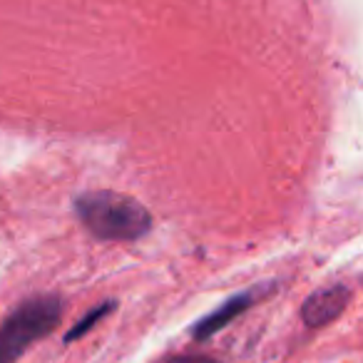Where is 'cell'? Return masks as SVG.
Here are the masks:
<instances>
[{
	"mask_svg": "<svg viewBox=\"0 0 363 363\" xmlns=\"http://www.w3.org/2000/svg\"><path fill=\"white\" fill-rule=\"evenodd\" d=\"M82 227L105 242H135L152 227V217L137 199L117 192H85L75 199Z\"/></svg>",
	"mask_w": 363,
	"mask_h": 363,
	"instance_id": "6da1fadb",
	"label": "cell"
},
{
	"mask_svg": "<svg viewBox=\"0 0 363 363\" xmlns=\"http://www.w3.org/2000/svg\"><path fill=\"white\" fill-rule=\"evenodd\" d=\"M348 298H351V289L346 284H331L326 289H318L311 296L303 301L301 306V318L306 326L318 328L323 323H331L343 308L348 306Z\"/></svg>",
	"mask_w": 363,
	"mask_h": 363,
	"instance_id": "3957f363",
	"label": "cell"
},
{
	"mask_svg": "<svg viewBox=\"0 0 363 363\" xmlns=\"http://www.w3.org/2000/svg\"><path fill=\"white\" fill-rule=\"evenodd\" d=\"M110 311H115V301H107V303H100V306H95L90 313H87V316H82L80 321H77L75 326L70 328V333L65 336V341L70 343V341H75V338H80L82 333L92 331V328H95V323L100 321V318H105Z\"/></svg>",
	"mask_w": 363,
	"mask_h": 363,
	"instance_id": "5b68a950",
	"label": "cell"
},
{
	"mask_svg": "<svg viewBox=\"0 0 363 363\" xmlns=\"http://www.w3.org/2000/svg\"><path fill=\"white\" fill-rule=\"evenodd\" d=\"M62 318V298L57 294L30 296L0 323V363H18V358L38 341L55 331Z\"/></svg>",
	"mask_w": 363,
	"mask_h": 363,
	"instance_id": "7a4b0ae2",
	"label": "cell"
},
{
	"mask_svg": "<svg viewBox=\"0 0 363 363\" xmlns=\"http://www.w3.org/2000/svg\"><path fill=\"white\" fill-rule=\"evenodd\" d=\"M262 291H264V286L249 289V291H242V294H237V296L229 298V301H224L222 306L217 308V311H212L209 316H204L202 321H199L197 326L192 328L194 338H197V341H204V338H209L212 333H217L219 328L229 326V323H232L234 318L239 316V313L247 311V308L252 306L254 301H257Z\"/></svg>",
	"mask_w": 363,
	"mask_h": 363,
	"instance_id": "277c9868",
	"label": "cell"
},
{
	"mask_svg": "<svg viewBox=\"0 0 363 363\" xmlns=\"http://www.w3.org/2000/svg\"><path fill=\"white\" fill-rule=\"evenodd\" d=\"M160 363H219L209 356H192V353H184V356H167Z\"/></svg>",
	"mask_w": 363,
	"mask_h": 363,
	"instance_id": "8992f818",
	"label": "cell"
}]
</instances>
